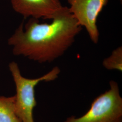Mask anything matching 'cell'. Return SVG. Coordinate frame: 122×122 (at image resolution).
<instances>
[{"instance_id": "1", "label": "cell", "mask_w": 122, "mask_h": 122, "mask_svg": "<svg viewBox=\"0 0 122 122\" xmlns=\"http://www.w3.org/2000/svg\"><path fill=\"white\" fill-rule=\"evenodd\" d=\"M82 30L69 8L63 6L50 23H41L34 18L22 22L8 43L15 56L50 63L65 54Z\"/></svg>"}, {"instance_id": "2", "label": "cell", "mask_w": 122, "mask_h": 122, "mask_svg": "<svg viewBox=\"0 0 122 122\" xmlns=\"http://www.w3.org/2000/svg\"><path fill=\"white\" fill-rule=\"evenodd\" d=\"M9 70L16 87L15 105L18 117L22 122H35L33 111L37 105L35 87L42 81L49 82L57 79L61 72L58 66H54L47 73L35 79L27 78L22 76L17 63L15 61L9 65Z\"/></svg>"}, {"instance_id": "3", "label": "cell", "mask_w": 122, "mask_h": 122, "mask_svg": "<svg viewBox=\"0 0 122 122\" xmlns=\"http://www.w3.org/2000/svg\"><path fill=\"white\" fill-rule=\"evenodd\" d=\"M109 89L94 100L81 117L71 116L64 122H122V98L117 82L111 81Z\"/></svg>"}, {"instance_id": "4", "label": "cell", "mask_w": 122, "mask_h": 122, "mask_svg": "<svg viewBox=\"0 0 122 122\" xmlns=\"http://www.w3.org/2000/svg\"><path fill=\"white\" fill-rule=\"evenodd\" d=\"M69 10L79 25L85 27L92 42L98 43L100 32L97 25L98 17L108 0H67Z\"/></svg>"}, {"instance_id": "5", "label": "cell", "mask_w": 122, "mask_h": 122, "mask_svg": "<svg viewBox=\"0 0 122 122\" xmlns=\"http://www.w3.org/2000/svg\"><path fill=\"white\" fill-rule=\"evenodd\" d=\"M13 10L25 18L52 20L63 5L60 0H10Z\"/></svg>"}, {"instance_id": "6", "label": "cell", "mask_w": 122, "mask_h": 122, "mask_svg": "<svg viewBox=\"0 0 122 122\" xmlns=\"http://www.w3.org/2000/svg\"><path fill=\"white\" fill-rule=\"evenodd\" d=\"M0 122H22L16 112L14 96H0Z\"/></svg>"}, {"instance_id": "7", "label": "cell", "mask_w": 122, "mask_h": 122, "mask_svg": "<svg viewBox=\"0 0 122 122\" xmlns=\"http://www.w3.org/2000/svg\"><path fill=\"white\" fill-rule=\"evenodd\" d=\"M102 65L107 70H117L122 72V46L114 49L109 57L104 59Z\"/></svg>"}, {"instance_id": "8", "label": "cell", "mask_w": 122, "mask_h": 122, "mask_svg": "<svg viewBox=\"0 0 122 122\" xmlns=\"http://www.w3.org/2000/svg\"><path fill=\"white\" fill-rule=\"evenodd\" d=\"M121 2H122V0H121Z\"/></svg>"}]
</instances>
